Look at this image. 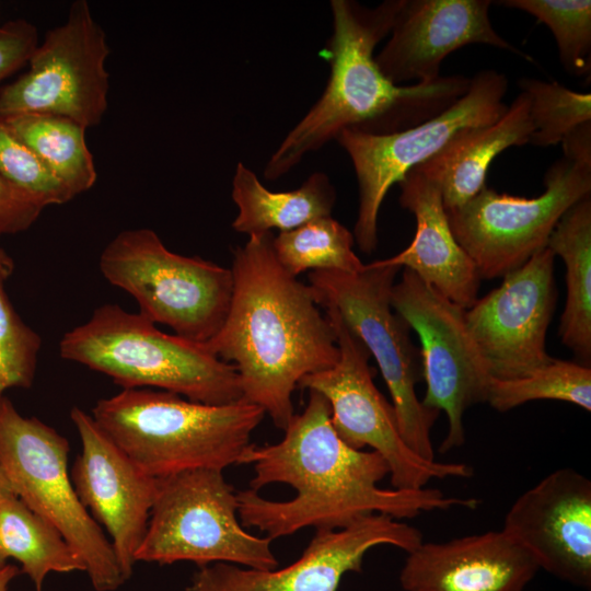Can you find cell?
Masks as SVG:
<instances>
[{"label":"cell","mask_w":591,"mask_h":591,"mask_svg":"<svg viewBox=\"0 0 591 591\" xmlns=\"http://www.w3.org/2000/svg\"><path fill=\"white\" fill-rule=\"evenodd\" d=\"M280 441L247 448L243 464H253L250 488L236 491L242 525L265 532L271 541L304 528L337 530L371 514L410 519L453 507L474 509L478 500L445 496L436 488L383 489L390 474L374 451L345 443L331 421L327 399L309 391Z\"/></svg>","instance_id":"obj_1"},{"label":"cell","mask_w":591,"mask_h":591,"mask_svg":"<svg viewBox=\"0 0 591 591\" xmlns=\"http://www.w3.org/2000/svg\"><path fill=\"white\" fill-rule=\"evenodd\" d=\"M407 554L399 573L404 591H523L540 570L502 530L422 542Z\"/></svg>","instance_id":"obj_20"},{"label":"cell","mask_w":591,"mask_h":591,"mask_svg":"<svg viewBox=\"0 0 591 591\" xmlns=\"http://www.w3.org/2000/svg\"><path fill=\"white\" fill-rule=\"evenodd\" d=\"M0 176L31 196L43 208L74 198L1 117Z\"/></svg>","instance_id":"obj_31"},{"label":"cell","mask_w":591,"mask_h":591,"mask_svg":"<svg viewBox=\"0 0 591 591\" xmlns=\"http://www.w3.org/2000/svg\"><path fill=\"white\" fill-rule=\"evenodd\" d=\"M35 591H42V590H35Z\"/></svg>","instance_id":"obj_40"},{"label":"cell","mask_w":591,"mask_h":591,"mask_svg":"<svg viewBox=\"0 0 591 591\" xmlns=\"http://www.w3.org/2000/svg\"><path fill=\"white\" fill-rule=\"evenodd\" d=\"M271 232L250 235L232 251V296L220 331L206 347L234 366L242 399L283 430L294 415L292 393L306 375L339 359L334 327L312 289L276 258Z\"/></svg>","instance_id":"obj_2"},{"label":"cell","mask_w":591,"mask_h":591,"mask_svg":"<svg viewBox=\"0 0 591 591\" xmlns=\"http://www.w3.org/2000/svg\"><path fill=\"white\" fill-rule=\"evenodd\" d=\"M16 497L5 474L0 467V505Z\"/></svg>","instance_id":"obj_38"},{"label":"cell","mask_w":591,"mask_h":591,"mask_svg":"<svg viewBox=\"0 0 591 591\" xmlns=\"http://www.w3.org/2000/svg\"><path fill=\"white\" fill-rule=\"evenodd\" d=\"M0 551L42 590L51 572L85 571V564L62 534L18 497L0 505Z\"/></svg>","instance_id":"obj_25"},{"label":"cell","mask_w":591,"mask_h":591,"mask_svg":"<svg viewBox=\"0 0 591 591\" xmlns=\"http://www.w3.org/2000/svg\"><path fill=\"white\" fill-rule=\"evenodd\" d=\"M21 573V569L7 564L0 568V591H9L11 582Z\"/></svg>","instance_id":"obj_36"},{"label":"cell","mask_w":591,"mask_h":591,"mask_svg":"<svg viewBox=\"0 0 591 591\" xmlns=\"http://www.w3.org/2000/svg\"><path fill=\"white\" fill-rule=\"evenodd\" d=\"M403 2L386 0L369 8L354 0L331 1L333 34L324 48L331 68L326 86L270 155L264 169L267 179L286 175L343 130L370 135L406 130L439 115L465 94L471 79L461 74L397 85L382 73L374 48L390 35Z\"/></svg>","instance_id":"obj_3"},{"label":"cell","mask_w":591,"mask_h":591,"mask_svg":"<svg viewBox=\"0 0 591 591\" xmlns=\"http://www.w3.org/2000/svg\"><path fill=\"white\" fill-rule=\"evenodd\" d=\"M38 46L36 27L25 21H9L0 26V83L28 62Z\"/></svg>","instance_id":"obj_33"},{"label":"cell","mask_w":591,"mask_h":591,"mask_svg":"<svg viewBox=\"0 0 591 591\" xmlns=\"http://www.w3.org/2000/svg\"><path fill=\"white\" fill-rule=\"evenodd\" d=\"M538 399L563 401L590 412V366L553 359L546 366L521 378L489 380L486 402L498 412H508Z\"/></svg>","instance_id":"obj_28"},{"label":"cell","mask_w":591,"mask_h":591,"mask_svg":"<svg viewBox=\"0 0 591 591\" xmlns=\"http://www.w3.org/2000/svg\"><path fill=\"white\" fill-rule=\"evenodd\" d=\"M14 270V263L12 257L0 247V277L8 279Z\"/></svg>","instance_id":"obj_37"},{"label":"cell","mask_w":591,"mask_h":591,"mask_svg":"<svg viewBox=\"0 0 591 591\" xmlns=\"http://www.w3.org/2000/svg\"><path fill=\"white\" fill-rule=\"evenodd\" d=\"M495 3L528 12L547 25L568 73L582 76L590 72V0H502Z\"/></svg>","instance_id":"obj_29"},{"label":"cell","mask_w":591,"mask_h":591,"mask_svg":"<svg viewBox=\"0 0 591 591\" xmlns=\"http://www.w3.org/2000/svg\"><path fill=\"white\" fill-rule=\"evenodd\" d=\"M564 158L591 163V121L579 125L561 141Z\"/></svg>","instance_id":"obj_35"},{"label":"cell","mask_w":591,"mask_h":591,"mask_svg":"<svg viewBox=\"0 0 591 591\" xmlns=\"http://www.w3.org/2000/svg\"><path fill=\"white\" fill-rule=\"evenodd\" d=\"M508 79L483 70L470 81L465 94L439 115L406 130L370 135L343 130L336 138L349 155L359 188L354 237L361 252L378 246V217L389 189L412 169L426 162L464 129L496 121L507 111L502 102Z\"/></svg>","instance_id":"obj_10"},{"label":"cell","mask_w":591,"mask_h":591,"mask_svg":"<svg viewBox=\"0 0 591 591\" xmlns=\"http://www.w3.org/2000/svg\"><path fill=\"white\" fill-rule=\"evenodd\" d=\"M519 85L530 99L534 128L529 143L556 146L576 127L591 121V94L569 90L560 83L523 78Z\"/></svg>","instance_id":"obj_30"},{"label":"cell","mask_w":591,"mask_h":591,"mask_svg":"<svg viewBox=\"0 0 591 591\" xmlns=\"http://www.w3.org/2000/svg\"><path fill=\"white\" fill-rule=\"evenodd\" d=\"M416 528L385 514L362 517L337 530H316L302 555L283 568L200 567L186 591H338L345 573L361 571L364 555L379 545L410 553L422 543Z\"/></svg>","instance_id":"obj_16"},{"label":"cell","mask_w":591,"mask_h":591,"mask_svg":"<svg viewBox=\"0 0 591 591\" xmlns=\"http://www.w3.org/2000/svg\"><path fill=\"white\" fill-rule=\"evenodd\" d=\"M68 440L0 398V467L15 496L50 522L77 551L96 591H115L126 579L111 541L80 501L68 471Z\"/></svg>","instance_id":"obj_9"},{"label":"cell","mask_w":591,"mask_h":591,"mask_svg":"<svg viewBox=\"0 0 591 591\" xmlns=\"http://www.w3.org/2000/svg\"><path fill=\"white\" fill-rule=\"evenodd\" d=\"M566 266L561 343L581 364L591 361V195L572 205L552 231L547 246Z\"/></svg>","instance_id":"obj_24"},{"label":"cell","mask_w":591,"mask_h":591,"mask_svg":"<svg viewBox=\"0 0 591 591\" xmlns=\"http://www.w3.org/2000/svg\"><path fill=\"white\" fill-rule=\"evenodd\" d=\"M339 348V359L331 368L304 376L300 389L322 394L331 408V421L349 447H370L390 468L396 489H421L433 478H467L473 475L464 463L426 460L403 440L394 408L373 382L370 354L334 308H325Z\"/></svg>","instance_id":"obj_11"},{"label":"cell","mask_w":591,"mask_h":591,"mask_svg":"<svg viewBox=\"0 0 591 591\" xmlns=\"http://www.w3.org/2000/svg\"><path fill=\"white\" fill-rule=\"evenodd\" d=\"M3 119L73 197L94 186L97 173L86 144L85 127L49 114H21Z\"/></svg>","instance_id":"obj_26"},{"label":"cell","mask_w":591,"mask_h":591,"mask_svg":"<svg viewBox=\"0 0 591 591\" xmlns=\"http://www.w3.org/2000/svg\"><path fill=\"white\" fill-rule=\"evenodd\" d=\"M489 0H404L390 38L374 57L394 84L438 80L443 59L470 44H485L534 59L493 27Z\"/></svg>","instance_id":"obj_19"},{"label":"cell","mask_w":591,"mask_h":591,"mask_svg":"<svg viewBox=\"0 0 591 591\" xmlns=\"http://www.w3.org/2000/svg\"><path fill=\"white\" fill-rule=\"evenodd\" d=\"M0 277V398L12 387L32 385L38 352L39 335L14 310Z\"/></svg>","instance_id":"obj_32"},{"label":"cell","mask_w":591,"mask_h":591,"mask_svg":"<svg viewBox=\"0 0 591 591\" xmlns=\"http://www.w3.org/2000/svg\"><path fill=\"white\" fill-rule=\"evenodd\" d=\"M391 304L420 340L424 406L443 410L448 432L440 452L465 443L463 416L486 402L490 375L466 326L465 309L453 303L409 269L393 285Z\"/></svg>","instance_id":"obj_14"},{"label":"cell","mask_w":591,"mask_h":591,"mask_svg":"<svg viewBox=\"0 0 591 591\" xmlns=\"http://www.w3.org/2000/svg\"><path fill=\"white\" fill-rule=\"evenodd\" d=\"M70 418L81 442L70 472L73 487L92 518L111 536L121 572L128 580L148 528L155 478L142 473L90 414L73 407Z\"/></svg>","instance_id":"obj_18"},{"label":"cell","mask_w":591,"mask_h":591,"mask_svg":"<svg viewBox=\"0 0 591 591\" xmlns=\"http://www.w3.org/2000/svg\"><path fill=\"white\" fill-rule=\"evenodd\" d=\"M399 269L375 260L358 273L314 270L308 279L317 304L334 308L374 357L403 440L421 457L434 460L431 429L440 412L424 406L416 395V384L422 379L420 349L410 339L409 325L391 304Z\"/></svg>","instance_id":"obj_6"},{"label":"cell","mask_w":591,"mask_h":591,"mask_svg":"<svg viewBox=\"0 0 591 591\" xmlns=\"http://www.w3.org/2000/svg\"><path fill=\"white\" fill-rule=\"evenodd\" d=\"M91 416L146 475L243 464L264 410L243 399L210 405L152 389H124L100 399Z\"/></svg>","instance_id":"obj_4"},{"label":"cell","mask_w":591,"mask_h":591,"mask_svg":"<svg viewBox=\"0 0 591 591\" xmlns=\"http://www.w3.org/2000/svg\"><path fill=\"white\" fill-rule=\"evenodd\" d=\"M100 270L135 298L139 313L183 338L208 343L228 314L231 269L172 252L153 230L118 233L101 253Z\"/></svg>","instance_id":"obj_7"},{"label":"cell","mask_w":591,"mask_h":591,"mask_svg":"<svg viewBox=\"0 0 591 591\" xmlns=\"http://www.w3.org/2000/svg\"><path fill=\"white\" fill-rule=\"evenodd\" d=\"M7 560L8 559L3 556V554L0 551V568L4 567L8 564Z\"/></svg>","instance_id":"obj_39"},{"label":"cell","mask_w":591,"mask_h":591,"mask_svg":"<svg viewBox=\"0 0 591 591\" xmlns=\"http://www.w3.org/2000/svg\"><path fill=\"white\" fill-rule=\"evenodd\" d=\"M111 53L105 32L85 0L71 4L65 23L49 30L28 60V70L0 90V117L49 114L85 128L107 109Z\"/></svg>","instance_id":"obj_13"},{"label":"cell","mask_w":591,"mask_h":591,"mask_svg":"<svg viewBox=\"0 0 591 591\" xmlns=\"http://www.w3.org/2000/svg\"><path fill=\"white\" fill-rule=\"evenodd\" d=\"M237 515L236 493L222 471L201 468L155 478L154 501L136 561L277 568L271 540L246 532Z\"/></svg>","instance_id":"obj_8"},{"label":"cell","mask_w":591,"mask_h":591,"mask_svg":"<svg viewBox=\"0 0 591 591\" xmlns=\"http://www.w3.org/2000/svg\"><path fill=\"white\" fill-rule=\"evenodd\" d=\"M533 131L530 99L522 91L496 121L462 130L437 154L415 167L439 185L445 210L454 209L486 185V173L496 155L509 147L529 143Z\"/></svg>","instance_id":"obj_22"},{"label":"cell","mask_w":591,"mask_h":591,"mask_svg":"<svg viewBox=\"0 0 591 591\" xmlns=\"http://www.w3.org/2000/svg\"><path fill=\"white\" fill-rule=\"evenodd\" d=\"M502 531L538 569L572 586L591 588V482L572 468L549 473L520 495Z\"/></svg>","instance_id":"obj_17"},{"label":"cell","mask_w":591,"mask_h":591,"mask_svg":"<svg viewBox=\"0 0 591 591\" xmlns=\"http://www.w3.org/2000/svg\"><path fill=\"white\" fill-rule=\"evenodd\" d=\"M554 263L551 250L538 251L465 309L467 329L490 378H521L554 359L545 344L557 297Z\"/></svg>","instance_id":"obj_15"},{"label":"cell","mask_w":591,"mask_h":591,"mask_svg":"<svg viewBox=\"0 0 591 591\" xmlns=\"http://www.w3.org/2000/svg\"><path fill=\"white\" fill-rule=\"evenodd\" d=\"M43 209L31 196L0 176V237L27 230Z\"/></svg>","instance_id":"obj_34"},{"label":"cell","mask_w":591,"mask_h":591,"mask_svg":"<svg viewBox=\"0 0 591 591\" xmlns=\"http://www.w3.org/2000/svg\"><path fill=\"white\" fill-rule=\"evenodd\" d=\"M60 357L109 376L124 389L154 387L187 399L223 405L242 399L233 364L205 344L160 331L118 304L97 308L59 343Z\"/></svg>","instance_id":"obj_5"},{"label":"cell","mask_w":591,"mask_h":591,"mask_svg":"<svg viewBox=\"0 0 591 591\" xmlns=\"http://www.w3.org/2000/svg\"><path fill=\"white\" fill-rule=\"evenodd\" d=\"M232 199L239 209L232 228L250 236L273 229L289 231L331 216L336 190L325 173L315 172L296 189L271 192L251 169L239 162L232 178Z\"/></svg>","instance_id":"obj_23"},{"label":"cell","mask_w":591,"mask_h":591,"mask_svg":"<svg viewBox=\"0 0 591 591\" xmlns=\"http://www.w3.org/2000/svg\"><path fill=\"white\" fill-rule=\"evenodd\" d=\"M397 184L401 206L415 216V236L395 256L376 262L409 269L453 303L471 308L478 299L482 279L452 233L439 185L418 167Z\"/></svg>","instance_id":"obj_21"},{"label":"cell","mask_w":591,"mask_h":591,"mask_svg":"<svg viewBox=\"0 0 591 591\" xmlns=\"http://www.w3.org/2000/svg\"><path fill=\"white\" fill-rule=\"evenodd\" d=\"M354 244V234L332 216L280 232L273 240L277 260L293 277L306 270L361 271L366 265Z\"/></svg>","instance_id":"obj_27"},{"label":"cell","mask_w":591,"mask_h":591,"mask_svg":"<svg viewBox=\"0 0 591 591\" xmlns=\"http://www.w3.org/2000/svg\"><path fill=\"white\" fill-rule=\"evenodd\" d=\"M533 198L499 194L486 185L466 204L447 211L452 233L480 279L520 268L545 248L561 216L591 195V163L563 158L544 176Z\"/></svg>","instance_id":"obj_12"}]
</instances>
